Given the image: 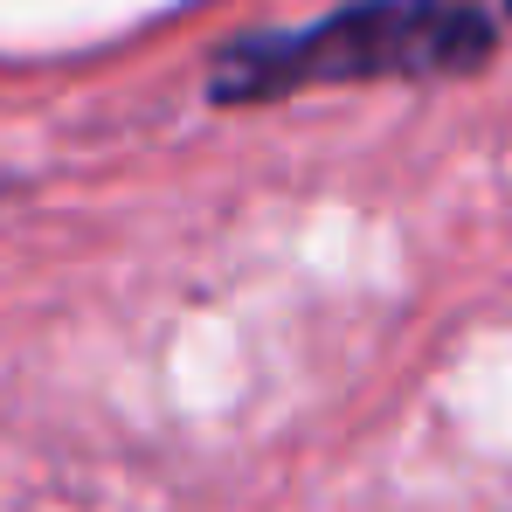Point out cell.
Listing matches in <instances>:
<instances>
[{"label":"cell","instance_id":"1","mask_svg":"<svg viewBox=\"0 0 512 512\" xmlns=\"http://www.w3.org/2000/svg\"><path fill=\"white\" fill-rule=\"evenodd\" d=\"M492 56L485 0H360L298 35H250L222 56L215 97H284L374 77H464Z\"/></svg>","mask_w":512,"mask_h":512},{"label":"cell","instance_id":"2","mask_svg":"<svg viewBox=\"0 0 512 512\" xmlns=\"http://www.w3.org/2000/svg\"><path fill=\"white\" fill-rule=\"evenodd\" d=\"M506 7H512V0H506Z\"/></svg>","mask_w":512,"mask_h":512}]
</instances>
